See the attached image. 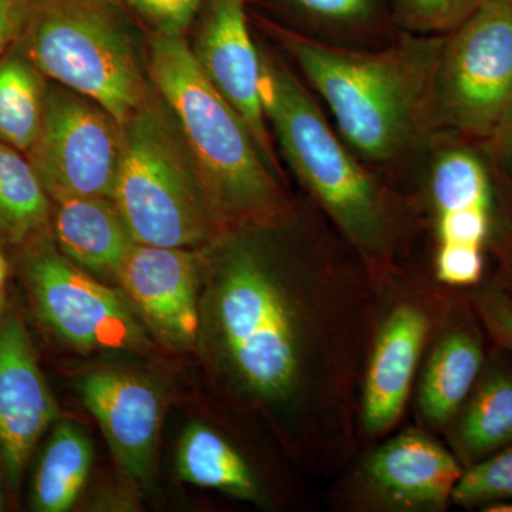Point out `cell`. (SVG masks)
I'll return each instance as SVG.
<instances>
[{
    "label": "cell",
    "instance_id": "1",
    "mask_svg": "<svg viewBox=\"0 0 512 512\" xmlns=\"http://www.w3.org/2000/svg\"><path fill=\"white\" fill-rule=\"evenodd\" d=\"M281 39L328 104L360 161L402 163L436 133L431 89L444 35H414L382 50H357L282 30Z\"/></svg>",
    "mask_w": 512,
    "mask_h": 512
},
{
    "label": "cell",
    "instance_id": "2",
    "mask_svg": "<svg viewBox=\"0 0 512 512\" xmlns=\"http://www.w3.org/2000/svg\"><path fill=\"white\" fill-rule=\"evenodd\" d=\"M148 70L212 207L238 221L272 220L281 207L274 171L247 123L205 76L183 33L157 30Z\"/></svg>",
    "mask_w": 512,
    "mask_h": 512
},
{
    "label": "cell",
    "instance_id": "3",
    "mask_svg": "<svg viewBox=\"0 0 512 512\" xmlns=\"http://www.w3.org/2000/svg\"><path fill=\"white\" fill-rule=\"evenodd\" d=\"M261 56L266 120L289 167L356 248L380 254L389 245L390 220L376 178L330 128L298 77L271 56Z\"/></svg>",
    "mask_w": 512,
    "mask_h": 512
},
{
    "label": "cell",
    "instance_id": "4",
    "mask_svg": "<svg viewBox=\"0 0 512 512\" xmlns=\"http://www.w3.org/2000/svg\"><path fill=\"white\" fill-rule=\"evenodd\" d=\"M19 46L47 82L99 104L120 124L150 101L111 0H35Z\"/></svg>",
    "mask_w": 512,
    "mask_h": 512
},
{
    "label": "cell",
    "instance_id": "5",
    "mask_svg": "<svg viewBox=\"0 0 512 512\" xmlns=\"http://www.w3.org/2000/svg\"><path fill=\"white\" fill-rule=\"evenodd\" d=\"M114 205L137 244L188 248L210 232L208 201L174 117L148 101L121 124Z\"/></svg>",
    "mask_w": 512,
    "mask_h": 512
},
{
    "label": "cell",
    "instance_id": "6",
    "mask_svg": "<svg viewBox=\"0 0 512 512\" xmlns=\"http://www.w3.org/2000/svg\"><path fill=\"white\" fill-rule=\"evenodd\" d=\"M218 320L235 369L266 399H284L301 375V332L289 299L264 259L235 249L222 271Z\"/></svg>",
    "mask_w": 512,
    "mask_h": 512
},
{
    "label": "cell",
    "instance_id": "7",
    "mask_svg": "<svg viewBox=\"0 0 512 512\" xmlns=\"http://www.w3.org/2000/svg\"><path fill=\"white\" fill-rule=\"evenodd\" d=\"M436 130L488 140L512 116V3L491 0L444 35L431 89Z\"/></svg>",
    "mask_w": 512,
    "mask_h": 512
},
{
    "label": "cell",
    "instance_id": "8",
    "mask_svg": "<svg viewBox=\"0 0 512 512\" xmlns=\"http://www.w3.org/2000/svg\"><path fill=\"white\" fill-rule=\"evenodd\" d=\"M26 157L50 200H111L121 157V124L92 100L47 83L42 128Z\"/></svg>",
    "mask_w": 512,
    "mask_h": 512
},
{
    "label": "cell",
    "instance_id": "9",
    "mask_svg": "<svg viewBox=\"0 0 512 512\" xmlns=\"http://www.w3.org/2000/svg\"><path fill=\"white\" fill-rule=\"evenodd\" d=\"M28 278L40 316L70 345L87 350H136L143 332L111 289L52 251L30 258Z\"/></svg>",
    "mask_w": 512,
    "mask_h": 512
},
{
    "label": "cell",
    "instance_id": "10",
    "mask_svg": "<svg viewBox=\"0 0 512 512\" xmlns=\"http://www.w3.org/2000/svg\"><path fill=\"white\" fill-rule=\"evenodd\" d=\"M194 52L205 76L237 110L265 163L276 168L264 109L261 50L249 32L247 0H204Z\"/></svg>",
    "mask_w": 512,
    "mask_h": 512
},
{
    "label": "cell",
    "instance_id": "11",
    "mask_svg": "<svg viewBox=\"0 0 512 512\" xmlns=\"http://www.w3.org/2000/svg\"><path fill=\"white\" fill-rule=\"evenodd\" d=\"M56 417V400L28 330L18 319L5 320L0 328V454L13 487Z\"/></svg>",
    "mask_w": 512,
    "mask_h": 512
},
{
    "label": "cell",
    "instance_id": "12",
    "mask_svg": "<svg viewBox=\"0 0 512 512\" xmlns=\"http://www.w3.org/2000/svg\"><path fill=\"white\" fill-rule=\"evenodd\" d=\"M80 393L124 471L134 480L147 478L163 409L156 387L131 373L100 370L83 377Z\"/></svg>",
    "mask_w": 512,
    "mask_h": 512
},
{
    "label": "cell",
    "instance_id": "13",
    "mask_svg": "<svg viewBox=\"0 0 512 512\" xmlns=\"http://www.w3.org/2000/svg\"><path fill=\"white\" fill-rule=\"evenodd\" d=\"M116 274L148 322L175 345L198 336L197 268L185 248L134 244Z\"/></svg>",
    "mask_w": 512,
    "mask_h": 512
},
{
    "label": "cell",
    "instance_id": "14",
    "mask_svg": "<svg viewBox=\"0 0 512 512\" xmlns=\"http://www.w3.org/2000/svg\"><path fill=\"white\" fill-rule=\"evenodd\" d=\"M430 197L440 248L483 252L494 222V192L483 158L464 144L440 147L431 161Z\"/></svg>",
    "mask_w": 512,
    "mask_h": 512
},
{
    "label": "cell",
    "instance_id": "15",
    "mask_svg": "<svg viewBox=\"0 0 512 512\" xmlns=\"http://www.w3.org/2000/svg\"><path fill=\"white\" fill-rule=\"evenodd\" d=\"M429 322L413 306H400L377 338L363 397V424L369 434H382L402 416Z\"/></svg>",
    "mask_w": 512,
    "mask_h": 512
},
{
    "label": "cell",
    "instance_id": "16",
    "mask_svg": "<svg viewBox=\"0 0 512 512\" xmlns=\"http://www.w3.org/2000/svg\"><path fill=\"white\" fill-rule=\"evenodd\" d=\"M366 471L390 500L429 507L446 504L464 473L446 448L419 431H404L380 447Z\"/></svg>",
    "mask_w": 512,
    "mask_h": 512
},
{
    "label": "cell",
    "instance_id": "17",
    "mask_svg": "<svg viewBox=\"0 0 512 512\" xmlns=\"http://www.w3.org/2000/svg\"><path fill=\"white\" fill-rule=\"evenodd\" d=\"M55 202L56 237L64 254L92 271L116 272L136 241L113 200L70 197Z\"/></svg>",
    "mask_w": 512,
    "mask_h": 512
},
{
    "label": "cell",
    "instance_id": "18",
    "mask_svg": "<svg viewBox=\"0 0 512 512\" xmlns=\"http://www.w3.org/2000/svg\"><path fill=\"white\" fill-rule=\"evenodd\" d=\"M484 367V350L474 329L448 333L431 356L420 393L424 416L446 424L457 416Z\"/></svg>",
    "mask_w": 512,
    "mask_h": 512
},
{
    "label": "cell",
    "instance_id": "19",
    "mask_svg": "<svg viewBox=\"0 0 512 512\" xmlns=\"http://www.w3.org/2000/svg\"><path fill=\"white\" fill-rule=\"evenodd\" d=\"M93 448L80 427L62 423L47 441L33 481L32 505L39 512H66L82 493Z\"/></svg>",
    "mask_w": 512,
    "mask_h": 512
},
{
    "label": "cell",
    "instance_id": "20",
    "mask_svg": "<svg viewBox=\"0 0 512 512\" xmlns=\"http://www.w3.org/2000/svg\"><path fill=\"white\" fill-rule=\"evenodd\" d=\"M47 79L16 45L0 59V143L26 154L45 117Z\"/></svg>",
    "mask_w": 512,
    "mask_h": 512
},
{
    "label": "cell",
    "instance_id": "21",
    "mask_svg": "<svg viewBox=\"0 0 512 512\" xmlns=\"http://www.w3.org/2000/svg\"><path fill=\"white\" fill-rule=\"evenodd\" d=\"M461 409L458 443L471 466L512 446V373L480 376Z\"/></svg>",
    "mask_w": 512,
    "mask_h": 512
},
{
    "label": "cell",
    "instance_id": "22",
    "mask_svg": "<svg viewBox=\"0 0 512 512\" xmlns=\"http://www.w3.org/2000/svg\"><path fill=\"white\" fill-rule=\"evenodd\" d=\"M177 461L178 473L187 483L242 500L258 497L255 478L244 458L207 426L195 423L185 430Z\"/></svg>",
    "mask_w": 512,
    "mask_h": 512
},
{
    "label": "cell",
    "instance_id": "23",
    "mask_svg": "<svg viewBox=\"0 0 512 512\" xmlns=\"http://www.w3.org/2000/svg\"><path fill=\"white\" fill-rule=\"evenodd\" d=\"M279 8L315 33V39L342 42L375 36L393 22L389 0H275Z\"/></svg>",
    "mask_w": 512,
    "mask_h": 512
},
{
    "label": "cell",
    "instance_id": "24",
    "mask_svg": "<svg viewBox=\"0 0 512 512\" xmlns=\"http://www.w3.org/2000/svg\"><path fill=\"white\" fill-rule=\"evenodd\" d=\"M50 197L26 154L0 143V229L20 241L49 220Z\"/></svg>",
    "mask_w": 512,
    "mask_h": 512
},
{
    "label": "cell",
    "instance_id": "25",
    "mask_svg": "<svg viewBox=\"0 0 512 512\" xmlns=\"http://www.w3.org/2000/svg\"><path fill=\"white\" fill-rule=\"evenodd\" d=\"M491 0H389L393 23L414 35H447Z\"/></svg>",
    "mask_w": 512,
    "mask_h": 512
},
{
    "label": "cell",
    "instance_id": "26",
    "mask_svg": "<svg viewBox=\"0 0 512 512\" xmlns=\"http://www.w3.org/2000/svg\"><path fill=\"white\" fill-rule=\"evenodd\" d=\"M451 500L463 507H484L512 500V446L468 467Z\"/></svg>",
    "mask_w": 512,
    "mask_h": 512
},
{
    "label": "cell",
    "instance_id": "27",
    "mask_svg": "<svg viewBox=\"0 0 512 512\" xmlns=\"http://www.w3.org/2000/svg\"><path fill=\"white\" fill-rule=\"evenodd\" d=\"M483 252L463 248H439L437 278L451 286H471L483 276Z\"/></svg>",
    "mask_w": 512,
    "mask_h": 512
},
{
    "label": "cell",
    "instance_id": "28",
    "mask_svg": "<svg viewBox=\"0 0 512 512\" xmlns=\"http://www.w3.org/2000/svg\"><path fill=\"white\" fill-rule=\"evenodd\" d=\"M134 8L150 19L158 30L181 32L200 12L204 0H128Z\"/></svg>",
    "mask_w": 512,
    "mask_h": 512
},
{
    "label": "cell",
    "instance_id": "29",
    "mask_svg": "<svg viewBox=\"0 0 512 512\" xmlns=\"http://www.w3.org/2000/svg\"><path fill=\"white\" fill-rule=\"evenodd\" d=\"M33 6L35 0H0V59L22 39Z\"/></svg>",
    "mask_w": 512,
    "mask_h": 512
},
{
    "label": "cell",
    "instance_id": "30",
    "mask_svg": "<svg viewBox=\"0 0 512 512\" xmlns=\"http://www.w3.org/2000/svg\"><path fill=\"white\" fill-rule=\"evenodd\" d=\"M481 315L485 325L512 352V301L501 292L485 295L480 301Z\"/></svg>",
    "mask_w": 512,
    "mask_h": 512
},
{
    "label": "cell",
    "instance_id": "31",
    "mask_svg": "<svg viewBox=\"0 0 512 512\" xmlns=\"http://www.w3.org/2000/svg\"><path fill=\"white\" fill-rule=\"evenodd\" d=\"M495 163L512 183V116L488 138Z\"/></svg>",
    "mask_w": 512,
    "mask_h": 512
},
{
    "label": "cell",
    "instance_id": "32",
    "mask_svg": "<svg viewBox=\"0 0 512 512\" xmlns=\"http://www.w3.org/2000/svg\"><path fill=\"white\" fill-rule=\"evenodd\" d=\"M481 510L485 512H512V500L497 501V503L484 505Z\"/></svg>",
    "mask_w": 512,
    "mask_h": 512
},
{
    "label": "cell",
    "instance_id": "33",
    "mask_svg": "<svg viewBox=\"0 0 512 512\" xmlns=\"http://www.w3.org/2000/svg\"><path fill=\"white\" fill-rule=\"evenodd\" d=\"M6 278H8V262H6L5 255L0 251V289L5 284Z\"/></svg>",
    "mask_w": 512,
    "mask_h": 512
},
{
    "label": "cell",
    "instance_id": "34",
    "mask_svg": "<svg viewBox=\"0 0 512 512\" xmlns=\"http://www.w3.org/2000/svg\"><path fill=\"white\" fill-rule=\"evenodd\" d=\"M0 505H2V481H0Z\"/></svg>",
    "mask_w": 512,
    "mask_h": 512
},
{
    "label": "cell",
    "instance_id": "35",
    "mask_svg": "<svg viewBox=\"0 0 512 512\" xmlns=\"http://www.w3.org/2000/svg\"><path fill=\"white\" fill-rule=\"evenodd\" d=\"M2 302H3L2 291H0V308H2Z\"/></svg>",
    "mask_w": 512,
    "mask_h": 512
},
{
    "label": "cell",
    "instance_id": "36",
    "mask_svg": "<svg viewBox=\"0 0 512 512\" xmlns=\"http://www.w3.org/2000/svg\"><path fill=\"white\" fill-rule=\"evenodd\" d=\"M511 3H512V0H511Z\"/></svg>",
    "mask_w": 512,
    "mask_h": 512
}]
</instances>
